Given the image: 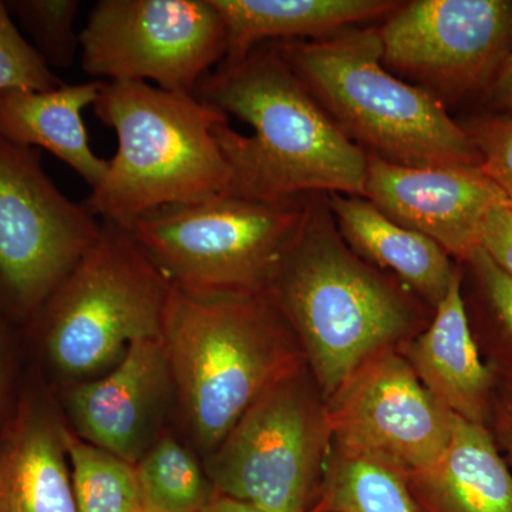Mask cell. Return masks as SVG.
Wrapping results in <instances>:
<instances>
[{"label": "cell", "instance_id": "6da1fadb", "mask_svg": "<svg viewBox=\"0 0 512 512\" xmlns=\"http://www.w3.org/2000/svg\"><path fill=\"white\" fill-rule=\"evenodd\" d=\"M194 94L252 128L244 136L229 121L215 127L231 171L229 194L262 200L363 197L366 151L330 119L274 42L222 60Z\"/></svg>", "mask_w": 512, "mask_h": 512}, {"label": "cell", "instance_id": "7a4b0ae2", "mask_svg": "<svg viewBox=\"0 0 512 512\" xmlns=\"http://www.w3.org/2000/svg\"><path fill=\"white\" fill-rule=\"evenodd\" d=\"M265 295L295 333L325 402L367 360L423 332L434 312L346 244L328 194L309 195L301 231Z\"/></svg>", "mask_w": 512, "mask_h": 512}, {"label": "cell", "instance_id": "3957f363", "mask_svg": "<svg viewBox=\"0 0 512 512\" xmlns=\"http://www.w3.org/2000/svg\"><path fill=\"white\" fill-rule=\"evenodd\" d=\"M161 340L175 400L204 458L269 387L306 366L295 333L266 295L173 288Z\"/></svg>", "mask_w": 512, "mask_h": 512}, {"label": "cell", "instance_id": "277c9868", "mask_svg": "<svg viewBox=\"0 0 512 512\" xmlns=\"http://www.w3.org/2000/svg\"><path fill=\"white\" fill-rule=\"evenodd\" d=\"M93 109L119 140L83 202L100 222L130 229L148 212L228 192L231 171L214 134L228 117L195 94L103 82Z\"/></svg>", "mask_w": 512, "mask_h": 512}, {"label": "cell", "instance_id": "5b68a950", "mask_svg": "<svg viewBox=\"0 0 512 512\" xmlns=\"http://www.w3.org/2000/svg\"><path fill=\"white\" fill-rule=\"evenodd\" d=\"M274 43L330 119L366 153L404 167H480L470 134L444 104L384 67L377 28Z\"/></svg>", "mask_w": 512, "mask_h": 512}, {"label": "cell", "instance_id": "8992f818", "mask_svg": "<svg viewBox=\"0 0 512 512\" xmlns=\"http://www.w3.org/2000/svg\"><path fill=\"white\" fill-rule=\"evenodd\" d=\"M173 285L119 225L99 238L25 328L23 340L60 379L109 372L134 342L161 338Z\"/></svg>", "mask_w": 512, "mask_h": 512}, {"label": "cell", "instance_id": "52a82bcc", "mask_svg": "<svg viewBox=\"0 0 512 512\" xmlns=\"http://www.w3.org/2000/svg\"><path fill=\"white\" fill-rule=\"evenodd\" d=\"M308 197L262 200L224 192L148 212L127 231L178 291L265 295L301 231Z\"/></svg>", "mask_w": 512, "mask_h": 512}, {"label": "cell", "instance_id": "ba28073f", "mask_svg": "<svg viewBox=\"0 0 512 512\" xmlns=\"http://www.w3.org/2000/svg\"><path fill=\"white\" fill-rule=\"evenodd\" d=\"M330 446L326 402L305 366L269 387L204 467L217 494L262 512H309Z\"/></svg>", "mask_w": 512, "mask_h": 512}, {"label": "cell", "instance_id": "9c48e42d", "mask_svg": "<svg viewBox=\"0 0 512 512\" xmlns=\"http://www.w3.org/2000/svg\"><path fill=\"white\" fill-rule=\"evenodd\" d=\"M100 231L50 180L37 148L0 136V316L25 328Z\"/></svg>", "mask_w": 512, "mask_h": 512}, {"label": "cell", "instance_id": "30bf717a", "mask_svg": "<svg viewBox=\"0 0 512 512\" xmlns=\"http://www.w3.org/2000/svg\"><path fill=\"white\" fill-rule=\"evenodd\" d=\"M82 69L104 82L194 94L227 56L210 0H99L80 32Z\"/></svg>", "mask_w": 512, "mask_h": 512}, {"label": "cell", "instance_id": "8fae6325", "mask_svg": "<svg viewBox=\"0 0 512 512\" xmlns=\"http://www.w3.org/2000/svg\"><path fill=\"white\" fill-rule=\"evenodd\" d=\"M377 32L389 72L457 100L487 89L512 52V0L402 2Z\"/></svg>", "mask_w": 512, "mask_h": 512}, {"label": "cell", "instance_id": "7c38bea8", "mask_svg": "<svg viewBox=\"0 0 512 512\" xmlns=\"http://www.w3.org/2000/svg\"><path fill=\"white\" fill-rule=\"evenodd\" d=\"M332 443L404 474L443 454L456 416L424 389L399 350L363 363L326 402Z\"/></svg>", "mask_w": 512, "mask_h": 512}, {"label": "cell", "instance_id": "4fadbf2b", "mask_svg": "<svg viewBox=\"0 0 512 512\" xmlns=\"http://www.w3.org/2000/svg\"><path fill=\"white\" fill-rule=\"evenodd\" d=\"M366 154L363 197L390 220L433 239L457 264L481 248L485 218L508 201L480 167H404Z\"/></svg>", "mask_w": 512, "mask_h": 512}, {"label": "cell", "instance_id": "5bb4252c", "mask_svg": "<svg viewBox=\"0 0 512 512\" xmlns=\"http://www.w3.org/2000/svg\"><path fill=\"white\" fill-rule=\"evenodd\" d=\"M62 399L76 436L136 466L167 431L175 399L163 340L134 342L103 376L64 386Z\"/></svg>", "mask_w": 512, "mask_h": 512}, {"label": "cell", "instance_id": "9a60e30c", "mask_svg": "<svg viewBox=\"0 0 512 512\" xmlns=\"http://www.w3.org/2000/svg\"><path fill=\"white\" fill-rule=\"evenodd\" d=\"M50 394L29 376L0 423V512H79L66 424Z\"/></svg>", "mask_w": 512, "mask_h": 512}, {"label": "cell", "instance_id": "2e32d148", "mask_svg": "<svg viewBox=\"0 0 512 512\" xmlns=\"http://www.w3.org/2000/svg\"><path fill=\"white\" fill-rule=\"evenodd\" d=\"M400 355L441 407L488 427L497 373L485 362L474 338L463 295V266L423 332L404 342Z\"/></svg>", "mask_w": 512, "mask_h": 512}, {"label": "cell", "instance_id": "e0dca14e", "mask_svg": "<svg viewBox=\"0 0 512 512\" xmlns=\"http://www.w3.org/2000/svg\"><path fill=\"white\" fill-rule=\"evenodd\" d=\"M406 485L413 512H512V471L493 434L458 417L443 454Z\"/></svg>", "mask_w": 512, "mask_h": 512}, {"label": "cell", "instance_id": "ac0fdd59", "mask_svg": "<svg viewBox=\"0 0 512 512\" xmlns=\"http://www.w3.org/2000/svg\"><path fill=\"white\" fill-rule=\"evenodd\" d=\"M340 235L360 258L436 308L450 288L458 265L433 239L387 218L365 197L328 194Z\"/></svg>", "mask_w": 512, "mask_h": 512}, {"label": "cell", "instance_id": "d6986e66", "mask_svg": "<svg viewBox=\"0 0 512 512\" xmlns=\"http://www.w3.org/2000/svg\"><path fill=\"white\" fill-rule=\"evenodd\" d=\"M104 80L62 84L46 92L6 90L0 93V136L20 146L45 148L96 187L109 161L92 150L83 110L93 106Z\"/></svg>", "mask_w": 512, "mask_h": 512}, {"label": "cell", "instance_id": "ffe728a7", "mask_svg": "<svg viewBox=\"0 0 512 512\" xmlns=\"http://www.w3.org/2000/svg\"><path fill=\"white\" fill-rule=\"evenodd\" d=\"M227 35L234 59L264 43L319 40L362 23L386 19L397 0H210Z\"/></svg>", "mask_w": 512, "mask_h": 512}, {"label": "cell", "instance_id": "44dd1931", "mask_svg": "<svg viewBox=\"0 0 512 512\" xmlns=\"http://www.w3.org/2000/svg\"><path fill=\"white\" fill-rule=\"evenodd\" d=\"M309 512H413L400 471L332 443Z\"/></svg>", "mask_w": 512, "mask_h": 512}, {"label": "cell", "instance_id": "7402d4cb", "mask_svg": "<svg viewBox=\"0 0 512 512\" xmlns=\"http://www.w3.org/2000/svg\"><path fill=\"white\" fill-rule=\"evenodd\" d=\"M143 512H202L215 490L204 464L165 431L136 464Z\"/></svg>", "mask_w": 512, "mask_h": 512}, {"label": "cell", "instance_id": "603a6c76", "mask_svg": "<svg viewBox=\"0 0 512 512\" xmlns=\"http://www.w3.org/2000/svg\"><path fill=\"white\" fill-rule=\"evenodd\" d=\"M74 500L79 512H143L136 466L87 443L64 427Z\"/></svg>", "mask_w": 512, "mask_h": 512}, {"label": "cell", "instance_id": "cb8c5ba5", "mask_svg": "<svg viewBox=\"0 0 512 512\" xmlns=\"http://www.w3.org/2000/svg\"><path fill=\"white\" fill-rule=\"evenodd\" d=\"M473 279V311H468L474 338L498 375L512 379V278L478 249L461 264Z\"/></svg>", "mask_w": 512, "mask_h": 512}, {"label": "cell", "instance_id": "d4e9b609", "mask_svg": "<svg viewBox=\"0 0 512 512\" xmlns=\"http://www.w3.org/2000/svg\"><path fill=\"white\" fill-rule=\"evenodd\" d=\"M29 36L33 47L50 66L67 69L80 50V32L76 30L79 0H10L5 2ZM16 23V25H18Z\"/></svg>", "mask_w": 512, "mask_h": 512}, {"label": "cell", "instance_id": "484cf974", "mask_svg": "<svg viewBox=\"0 0 512 512\" xmlns=\"http://www.w3.org/2000/svg\"><path fill=\"white\" fill-rule=\"evenodd\" d=\"M62 84L52 67L22 36L6 3L0 0V93L6 90L46 92Z\"/></svg>", "mask_w": 512, "mask_h": 512}, {"label": "cell", "instance_id": "4316f807", "mask_svg": "<svg viewBox=\"0 0 512 512\" xmlns=\"http://www.w3.org/2000/svg\"><path fill=\"white\" fill-rule=\"evenodd\" d=\"M464 128L477 148L480 170L512 200V114L477 120Z\"/></svg>", "mask_w": 512, "mask_h": 512}, {"label": "cell", "instance_id": "83f0119b", "mask_svg": "<svg viewBox=\"0 0 512 512\" xmlns=\"http://www.w3.org/2000/svg\"><path fill=\"white\" fill-rule=\"evenodd\" d=\"M481 249L504 274L512 278V207L504 201L495 205L485 218Z\"/></svg>", "mask_w": 512, "mask_h": 512}, {"label": "cell", "instance_id": "f1b7e54d", "mask_svg": "<svg viewBox=\"0 0 512 512\" xmlns=\"http://www.w3.org/2000/svg\"><path fill=\"white\" fill-rule=\"evenodd\" d=\"M22 332L0 316V423L12 409L19 390H15L18 372V348Z\"/></svg>", "mask_w": 512, "mask_h": 512}, {"label": "cell", "instance_id": "f546056e", "mask_svg": "<svg viewBox=\"0 0 512 512\" xmlns=\"http://www.w3.org/2000/svg\"><path fill=\"white\" fill-rule=\"evenodd\" d=\"M488 430L512 471V379L498 373Z\"/></svg>", "mask_w": 512, "mask_h": 512}, {"label": "cell", "instance_id": "4dcf8cb0", "mask_svg": "<svg viewBox=\"0 0 512 512\" xmlns=\"http://www.w3.org/2000/svg\"><path fill=\"white\" fill-rule=\"evenodd\" d=\"M484 101L498 114H512V52L484 90Z\"/></svg>", "mask_w": 512, "mask_h": 512}, {"label": "cell", "instance_id": "1f68e13d", "mask_svg": "<svg viewBox=\"0 0 512 512\" xmlns=\"http://www.w3.org/2000/svg\"><path fill=\"white\" fill-rule=\"evenodd\" d=\"M202 512H262L256 510L252 505L241 503V501L232 500L225 495L215 494L210 504Z\"/></svg>", "mask_w": 512, "mask_h": 512}, {"label": "cell", "instance_id": "d6a6232c", "mask_svg": "<svg viewBox=\"0 0 512 512\" xmlns=\"http://www.w3.org/2000/svg\"><path fill=\"white\" fill-rule=\"evenodd\" d=\"M508 202H510V205H511V207H512V200H508Z\"/></svg>", "mask_w": 512, "mask_h": 512}]
</instances>
